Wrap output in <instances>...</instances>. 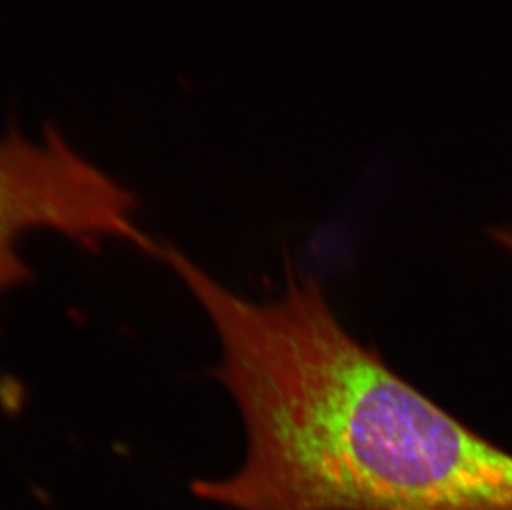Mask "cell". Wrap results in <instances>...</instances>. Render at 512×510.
I'll use <instances>...</instances> for the list:
<instances>
[{"label":"cell","instance_id":"3","mask_svg":"<svg viewBox=\"0 0 512 510\" xmlns=\"http://www.w3.org/2000/svg\"><path fill=\"white\" fill-rule=\"evenodd\" d=\"M491 237L498 246L503 247L509 254H512V224H506V226L498 227L491 231Z\"/></svg>","mask_w":512,"mask_h":510},{"label":"cell","instance_id":"1","mask_svg":"<svg viewBox=\"0 0 512 510\" xmlns=\"http://www.w3.org/2000/svg\"><path fill=\"white\" fill-rule=\"evenodd\" d=\"M160 257L219 343L216 376L246 451L199 501L232 510H512V454L461 423L347 332L319 280L285 267L249 300L188 254Z\"/></svg>","mask_w":512,"mask_h":510},{"label":"cell","instance_id":"2","mask_svg":"<svg viewBox=\"0 0 512 510\" xmlns=\"http://www.w3.org/2000/svg\"><path fill=\"white\" fill-rule=\"evenodd\" d=\"M130 189L49 130L30 141L10 130L0 138V300L32 279L20 252L25 237L54 232L82 246L125 242L153 257L158 241L136 219Z\"/></svg>","mask_w":512,"mask_h":510}]
</instances>
